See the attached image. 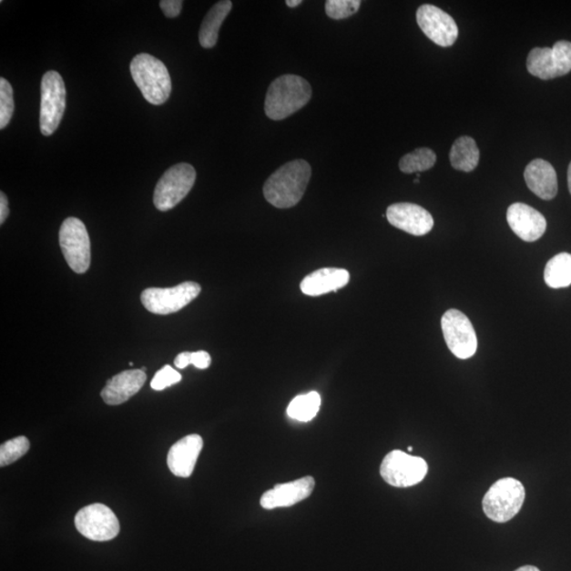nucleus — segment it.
Listing matches in <instances>:
<instances>
[{"label": "nucleus", "mask_w": 571, "mask_h": 571, "mask_svg": "<svg viewBox=\"0 0 571 571\" xmlns=\"http://www.w3.org/2000/svg\"><path fill=\"white\" fill-rule=\"evenodd\" d=\"M311 178L310 163L301 159L288 162L269 177L265 182V199L278 209L297 206L301 197L304 196Z\"/></svg>", "instance_id": "1"}, {"label": "nucleus", "mask_w": 571, "mask_h": 571, "mask_svg": "<svg viewBox=\"0 0 571 571\" xmlns=\"http://www.w3.org/2000/svg\"><path fill=\"white\" fill-rule=\"evenodd\" d=\"M312 90L305 78L285 75L274 80L269 87L265 111L269 119L284 120L311 101Z\"/></svg>", "instance_id": "2"}, {"label": "nucleus", "mask_w": 571, "mask_h": 571, "mask_svg": "<svg viewBox=\"0 0 571 571\" xmlns=\"http://www.w3.org/2000/svg\"><path fill=\"white\" fill-rule=\"evenodd\" d=\"M130 72L148 103L161 105L168 100L172 80L166 65L158 58L148 54L138 55L130 63Z\"/></svg>", "instance_id": "3"}, {"label": "nucleus", "mask_w": 571, "mask_h": 571, "mask_svg": "<svg viewBox=\"0 0 571 571\" xmlns=\"http://www.w3.org/2000/svg\"><path fill=\"white\" fill-rule=\"evenodd\" d=\"M524 485L515 478L506 477L491 485L483 500L484 515L491 521L507 523L521 511L525 502Z\"/></svg>", "instance_id": "4"}, {"label": "nucleus", "mask_w": 571, "mask_h": 571, "mask_svg": "<svg viewBox=\"0 0 571 571\" xmlns=\"http://www.w3.org/2000/svg\"><path fill=\"white\" fill-rule=\"evenodd\" d=\"M196 181V170L188 163L169 168L157 183L154 194L155 207L167 212L186 199Z\"/></svg>", "instance_id": "5"}, {"label": "nucleus", "mask_w": 571, "mask_h": 571, "mask_svg": "<svg viewBox=\"0 0 571 571\" xmlns=\"http://www.w3.org/2000/svg\"><path fill=\"white\" fill-rule=\"evenodd\" d=\"M58 240L71 270L77 274L87 272L90 267L91 251L89 234L84 222L76 218L64 220Z\"/></svg>", "instance_id": "6"}, {"label": "nucleus", "mask_w": 571, "mask_h": 571, "mask_svg": "<svg viewBox=\"0 0 571 571\" xmlns=\"http://www.w3.org/2000/svg\"><path fill=\"white\" fill-rule=\"evenodd\" d=\"M428 470V464L423 458L395 450L384 457L380 474L393 487L409 488L422 483Z\"/></svg>", "instance_id": "7"}, {"label": "nucleus", "mask_w": 571, "mask_h": 571, "mask_svg": "<svg viewBox=\"0 0 571 571\" xmlns=\"http://www.w3.org/2000/svg\"><path fill=\"white\" fill-rule=\"evenodd\" d=\"M200 292L199 284L185 281L172 288H148L141 294V301L149 312L167 316L181 311Z\"/></svg>", "instance_id": "8"}, {"label": "nucleus", "mask_w": 571, "mask_h": 571, "mask_svg": "<svg viewBox=\"0 0 571 571\" xmlns=\"http://www.w3.org/2000/svg\"><path fill=\"white\" fill-rule=\"evenodd\" d=\"M66 108V87L63 77L56 71L46 72L41 84V131L51 136L63 119Z\"/></svg>", "instance_id": "9"}, {"label": "nucleus", "mask_w": 571, "mask_h": 571, "mask_svg": "<svg viewBox=\"0 0 571 571\" xmlns=\"http://www.w3.org/2000/svg\"><path fill=\"white\" fill-rule=\"evenodd\" d=\"M531 76L547 81L566 76L571 71V43L560 41L553 48H534L527 58Z\"/></svg>", "instance_id": "10"}, {"label": "nucleus", "mask_w": 571, "mask_h": 571, "mask_svg": "<svg viewBox=\"0 0 571 571\" xmlns=\"http://www.w3.org/2000/svg\"><path fill=\"white\" fill-rule=\"evenodd\" d=\"M76 527L82 535L96 542L115 539L120 533V523L114 511L103 504H93L77 512Z\"/></svg>", "instance_id": "11"}, {"label": "nucleus", "mask_w": 571, "mask_h": 571, "mask_svg": "<svg viewBox=\"0 0 571 571\" xmlns=\"http://www.w3.org/2000/svg\"><path fill=\"white\" fill-rule=\"evenodd\" d=\"M442 328L445 343L455 357L467 360L474 356L477 337L467 316L457 310H450L444 314Z\"/></svg>", "instance_id": "12"}, {"label": "nucleus", "mask_w": 571, "mask_h": 571, "mask_svg": "<svg viewBox=\"0 0 571 571\" xmlns=\"http://www.w3.org/2000/svg\"><path fill=\"white\" fill-rule=\"evenodd\" d=\"M420 29L433 43L441 47H451L458 37L456 22L448 13L433 5H423L417 10Z\"/></svg>", "instance_id": "13"}, {"label": "nucleus", "mask_w": 571, "mask_h": 571, "mask_svg": "<svg viewBox=\"0 0 571 571\" xmlns=\"http://www.w3.org/2000/svg\"><path fill=\"white\" fill-rule=\"evenodd\" d=\"M386 219L393 227L413 236L426 235L434 227V219L425 209L409 202L387 208Z\"/></svg>", "instance_id": "14"}, {"label": "nucleus", "mask_w": 571, "mask_h": 571, "mask_svg": "<svg viewBox=\"0 0 571 571\" xmlns=\"http://www.w3.org/2000/svg\"><path fill=\"white\" fill-rule=\"evenodd\" d=\"M507 221L512 231L527 242L540 240L546 231L547 221L544 216L525 203L516 202L507 211Z\"/></svg>", "instance_id": "15"}, {"label": "nucleus", "mask_w": 571, "mask_h": 571, "mask_svg": "<svg viewBox=\"0 0 571 571\" xmlns=\"http://www.w3.org/2000/svg\"><path fill=\"white\" fill-rule=\"evenodd\" d=\"M314 479L306 476L298 481L275 485L261 496L260 505L264 509L271 510L281 507H291L293 505L306 500L314 489Z\"/></svg>", "instance_id": "16"}, {"label": "nucleus", "mask_w": 571, "mask_h": 571, "mask_svg": "<svg viewBox=\"0 0 571 571\" xmlns=\"http://www.w3.org/2000/svg\"><path fill=\"white\" fill-rule=\"evenodd\" d=\"M147 373L142 370H131L117 373L105 385L101 392L104 403L108 405H119L128 402L140 392L147 381Z\"/></svg>", "instance_id": "17"}, {"label": "nucleus", "mask_w": 571, "mask_h": 571, "mask_svg": "<svg viewBox=\"0 0 571 571\" xmlns=\"http://www.w3.org/2000/svg\"><path fill=\"white\" fill-rule=\"evenodd\" d=\"M203 441L199 435L183 437L170 448L168 465L175 476L189 477L202 450Z\"/></svg>", "instance_id": "18"}, {"label": "nucleus", "mask_w": 571, "mask_h": 571, "mask_svg": "<svg viewBox=\"0 0 571 571\" xmlns=\"http://www.w3.org/2000/svg\"><path fill=\"white\" fill-rule=\"evenodd\" d=\"M350 279V272L344 269L323 268L307 275L301 280V291L310 297H320L344 288L349 284Z\"/></svg>", "instance_id": "19"}, {"label": "nucleus", "mask_w": 571, "mask_h": 571, "mask_svg": "<svg viewBox=\"0 0 571 571\" xmlns=\"http://www.w3.org/2000/svg\"><path fill=\"white\" fill-rule=\"evenodd\" d=\"M525 180L531 192L543 200L554 199L557 194V177L551 164L543 159L530 162L525 169Z\"/></svg>", "instance_id": "20"}, {"label": "nucleus", "mask_w": 571, "mask_h": 571, "mask_svg": "<svg viewBox=\"0 0 571 571\" xmlns=\"http://www.w3.org/2000/svg\"><path fill=\"white\" fill-rule=\"evenodd\" d=\"M233 4L229 0H222L212 6L201 24L199 31V43L201 47L213 48L219 42V29L229 13L232 10Z\"/></svg>", "instance_id": "21"}, {"label": "nucleus", "mask_w": 571, "mask_h": 571, "mask_svg": "<svg viewBox=\"0 0 571 571\" xmlns=\"http://www.w3.org/2000/svg\"><path fill=\"white\" fill-rule=\"evenodd\" d=\"M479 157L481 154L475 140L467 136L458 138L450 152L452 167L465 173H470L477 168Z\"/></svg>", "instance_id": "22"}, {"label": "nucleus", "mask_w": 571, "mask_h": 571, "mask_svg": "<svg viewBox=\"0 0 571 571\" xmlns=\"http://www.w3.org/2000/svg\"><path fill=\"white\" fill-rule=\"evenodd\" d=\"M545 283L554 289L571 285V254L560 253L549 260L544 271Z\"/></svg>", "instance_id": "23"}, {"label": "nucleus", "mask_w": 571, "mask_h": 571, "mask_svg": "<svg viewBox=\"0 0 571 571\" xmlns=\"http://www.w3.org/2000/svg\"><path fill=\"white\" fill-rule=\"evenodd\" d=\"M321 408V396L317 392L295 397L287 409L288 416L301 423L311 422Z\"/></svg>", "instance_id": "24"}, {"label": "nucleus", "mask_w": 571, "mask_h": 571, "mask_svg": "<svg viewBox=\"0 0 571 571\" xmlns=\"http://www.w3.org/2000/svg\"><path fill=\"white\" fill-rule=\"evenodd\" d=\"M437 156L432 149L423 148L403 157L399 168L404 174L422 173L435 166Z\"/></svg>", "instance_id": "25"}, {"label": "nucleus", "mask_w": 571, "mask_h": 571, "mask_svg": "<svg viewBox=\"0 0 571 571\" xmlns=\"http://www.w3.org/2000/svg\"><path fill=\"white\" fill-rule=\"evenodd\" d=\"M30 449V443L27 437L19 436L10 439L0 446V465L5 467L12 463L18 461Z\"/></svg>", "instance_id": "26"}, {"label": "nucleus", "mask_w": 571, "mask_h": 571, "mask_svg": "<svg viewBox=\"0 0 571 571\" xmlns=\"http://www.w3.org/2000/svg\"><path fill=\"white\" fill-rule=\"evenodd\" d=\"M15 113L13 88L5 78H0V128L8 127Z\"/></svg>", "instance_id": "27"}, {"label": "nucleus", "mask_w": 571, "mask_h": 571, "mask_svg": "<svg viewBox=\"0 0 571 571\" xmlns=\"http://www.w3.org/2000/svg\"><path fill=\"white\" fill-rule=\"evenodd\" d=\"M360 6V0H328L325 10L326 15L332 19H344L356 15Z\"/></svg>", "instance_id": "28"}, {"label": "nucleus", "mask_w": 571, "mask_h": 571, "mask_svg": "<svg viewBox=\"0 0 571 571\" xmlns=\"http://www.w3.org/2000/svg\"><path fill=\"white\" fill-rule=\"evenodd\" d=\"M182 380L180 373L173 369L172 366H163L159 372H156L150 386L155 391H163L168 387L179 383Z\"/></svg>", "instance_id": "29"}, {"label": "nucleus", "mask_w": 571, "mask_h": 571, "mask_svg": "<svg viewBox=\"0 0 571 571\" xmlns=\"http://www.w3.org/2000/svg\"><path fill=\"white\" fill-rule=\"evenodd\" d=\"M182 5L181 0H162V2H160V8L164 15L174 18L180 15Z\"/></svg>", "instance_id": "30"}, {"label": "nucleus", "mask_w": 571, "mask_h": 571, "mask_svg": "<svg viewBox=\"0 0 571 571\" xmlns=\"http://www.w3.org/2000/svg\"><path fill=\"white\" fill-rule=\"evenodd\" d=\"M211 356L207 352H192V364L196 369L206 370L211 365Z\"/></svg>", "instance_id": "31"}, {"label": "nucleus", "mask_w": 571, "mask_h": 571, "mask_svg": "<svg viewBox=\"0 0 571 571\" xmlns=\"http://www.w3.org/2000/svg\"><path fill=\"white\" fill-rule=\"evenodd\" d=\"M177 369H186L189 364H192V352H185L178 354L174 361Z\"/></svg>", "instance_id": "32"}, {"label": "nucleus", "mask_w": 571, "mask_h": 571, "mask_svg": "<svg viewBox=\"0 0 571 571\" xmlns=\"http://www.w3.org/2000/svg\"><path fill=\"white\" fill-rule=\"evenodd\" d=\"M10 213L8 197L4 192L0 193V223L4 225V222L8 219Z\"/></svg>", "instance_id": "33"}, {"label": "nucleus", "mask_w": 571, "mask_h": 571, "mask_svg": "<svg viewBox=\"0 0 571 571\" xmlns=\"http://www.w3.org/2000/svg\"><path fill=\"white\" fill-rule=\"evenodd\" d=\"M301 3V0H287L286 5L289 6V8H297L298 5H300Z\"/></svg>", "instance_id": "34"}, {"label": "nucleus", "mask_w": 571, "mask_h": 571, "mask_svg": "<svg viewBox=\"0 0 571 571\" xmlns=\"http://www.w3.org/2000/svg\"><path fill=\"white\" fill-rule=\"evenodd\" d=\"M515 571H541L539 568L535 566H526L517 568Z\"/></svg>", "instance_id": "35"}, {"label": "nucleus", "mask_w": 571, "mask_h": 571, "mask_svg": "<svg viewBox=\"0 0 571 571\" xmlns=\"http://www.w3.org/2000/svg\"><path fill=\"white\" fill-rule=\"evenodd\" d=\"M568 188H569V192L571 194V162L569 164V168H568Z\"/></svg>", "instance_id": "36"}, {"label": "nucleus", "mask_w": 571, "mask_h": 571, "mask_svg": "<svg viewBox=\"0 0 571 571\" xmlns=\"http://www.w3.org/2000/svg\"><path fill=\"white\" fill-rule=\"evenodd\" d=\"M408 450H409V452H412V451H413L412 446H409V449H408Z\"/></svg>", "instance_id": "37"}, {"label": "nucleus", "mask_w": 571, "mask_h": 571, "mask_svg": "<svg viewBox=\"0 0 571 571\" xmlns=\"http://www.w3.org/2000/svg\"><path fill=\"white\" fill-rule=\"evenodd\" d=\"M129 366H134V363L133 362H129Z\"/></svg>", "instance_id": "38"}]
</instances>
